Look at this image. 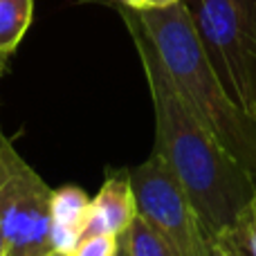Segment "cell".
Returning a JSON list of instances; mask_svg holds the SVG:
<instances>
[{
  "label": "cell",
  "mask_w": 256,
  "mask_h": 256,
  "mask_svg": "<svg viewBox=\"0 0 256 256\" xmlns=\"http://www.w3.org/2000/svg\"><path fill=\"white\" fill-rule=\"evenodd\" d=\"M137 50L155 115V148L186 191L209 234L227 232L250 198L256 194L254 178L207 130L182 102L158 54L135 22L124 18Z\"/></svg>",
  "instance_id": "6da1fadb"
},
{
  "label": "cell",
  "mask_w": 256,
  "mask_h": 256,
  "mask_svg": "<svg viewBox=\"0 0 256 256\" xmlns=\"http://www.w3.org/2000/svg\"><path fill=\"white\" fill-rule=\"evenodd\" d=\"M186 4L220 84L256 122V0H189Z\"/></svg>",
  "instance_id": "3957f363"
},
{
  "label": "cell",
  "mask_w": 256,
  "mask_h": 256,
  "mask_svg": "<svg viewBox=\"0 0 256 256\" xmlns=\"http://www.w3.org/2000/svg\"><path fill=\"white\" fill-rule=\"evenodd\" d=\"M173 2H178V0H148V7H168Z\"/></svg>",
  "instance_id": "5bb4252c"
},
{
  "label": "cell",
  "mask_w": 256,
  "mask_h": 256,
  "mask_svg": "<svg viewBox=\"0 0 256 256\" xmlns=\"http://www.w3.org/2000/svg\"><path fill=\"white\" fill-rule=\"evenodd\" d=\"M137 202V216L162 236L178 256H204L207 234L186 191L162 158L148 160L128 171Z\"/></svg>",
  "instance_id": "5b68a950"
},
{
  "label": "cell",
  "mask_w": 256,
  "mask_h": 256,
  "mask_svg": "<svg viewBox=\"0 0 256 256\" xmlns=\"http://www.w3.org/2000/svg\"><path fill=\"white\" fill-rule=\"evenodd\" d=\"M52 186L30 166L0 128V236L2 256H50Z\"/></svg>",
  "instance_id": "277c9868"
},
{
  "label": "cell",
  "mask_w": 256,
  "mask_h": 256,
  "mask_svg": "<svg viewBox=\"0 0 256 256\" xmlns=\"http://www.w3.org/2000/svg\"><path fill=\"white\" fill-rule=\"evenodd\" d=\"M90 198L81 186L66 184L52 189L50 216H52V245L56 252L72 254L86 234Z\"/></svg>",
  "instance_id": "52a82bcc"
},
{
  "label": "cell",
  "mask_w": 256,
  "mask_h": 256,
  "mask_svg": "<svg viewBox=\"0 0 256 256\" xmlns=\"http://www.w3.org/2000/svg\"><path fill=\"white\" fill-rule=\"evenodd\" d=\"M4 74H7V61H4V58H0V79H2Z\"/></svg>",
  "instance_id": "9a60e30c"
},
{
  "label": "cell",
  "mask_w": 256,
  "mask_h": 256,
  "mask_svg": "<svg viewBox=\"0 0 256 256\" xmlns=\"http://www.w3.org/2000/svg\"><path fill=\"white\" fill-rule=\"evenodd\" d=\"M117 256H128V252H126L124 245H120V252H117Z\"/></svg>",
  "instance_id": "2e32d148"
},
{
  "label": "cell",
  "mask_w": 256,
  "mask_h": 256,
  "mask_svg": "<svg viewBox=\"0 0 256 256\" xmlns=\"http://www.w3.org/2000/svg\"><path fill=\"white\" fill-rule=\"evenodd\" d=\"M34 18V0H0V58L7 61L25 38Z\"/></svg>",
  "instance_id": "ba28073f"
},
{
  "label": "cell",
  "mask_w": 256,
  "mask_h": 256,
  "mask_svg": "<svg viewBox=\"0 0 256 256\" xmlns=\"http://www.w3.org/2000/svg\"><path fill=\"white\" fill-rule=\"evenodd\" d=\"M120 14L144 34L189 110L256 182V122L240 110L220 84L186 0L168 7H120Z\"/></svg>",
  "instance_id": "7a4b0ae2"
},
{
  "label": "cell",
  "mask_w": 256,
  "mask_h": 256,
  "mask_svg": "<svg viewBox=\"0 0 256 256\" xmlns=\"http://www.w3.org/2000/svg\"><path fill=\"white\" fill-rule=\"evenodd\" d=\"M120 7H128V9H146L148 7V0H115Z\"/></svg>",
  "instance_id": "4fadbf2b"
},
{
  "label": "cell",
  "mask_w": 256,
  "mask_h": 256,
  "mask_svg": "<svg viewBox=\"0 0 256 256\" xmlns=\"http://www.w3.org/2000/svg\"><path fill=\"white\" fill-rule=\"evenodd\" d=\"M204 256H240V254L234 248V243L227 238L225 232H218V234H207V252H204Z\"/></svg>",
  "instance_id": "7c38bea8"
},
{
  "label": "cell",
  "mask_w": 256,
  "mask_h": 256,
  "mask_svg": "<svg viewBox=\"0 0 256 256\" xmlns=\"http://www.w3.org/2000/svg\"><path fill=\"white\" fill-rule=\"evenodd\" d=\"M225 234L240 256H256V194L250 198V202Z\"/></svg>",
  "instance_id": "30bf717a"
},
{
  "label": "cell",
  "mask_w": 256,
  "mask_h": 256,
  "mask_svg": "<svg viewBox=\"0 0 256 256\" xmlns=\"http://www.w3.org/2000/svg\"><path fill=\"white\" fill-rule=\"evenodd\" d=\"M135 218L137 202L128 171L108 173L97 196L90 200L86 234H110L122 238Z\"/></svg>",
  "instance_id": "8992f818"
},
{
  "label": "cell",
  "mask_w": 256,
  "mask_h": 256,
  "mask_svg": "<svg viewBox=\"0 0 256 256\" xmlns=\"http://www.w3.org/2000/svg\"><path fill=\"white\" fill-rule=\"evenodd\" d=\"M0 256H2V236H0Z\"/></svg>",
  "instance_id": "e0dca14e"
},
{
  "label": "cell",
  "mask_w": 256,
  "mask_h": 256,
  "mask_svg": "<svg viewBox=\"0 0 256 256\" xmlns=\"http://www.w3.org/2000/svg\"><path fill=\"white\" fill-rule=\"evenodd\" d=\"M122 238L110 234H84L72 256H117Z\"/></svg>",
  "instance_id": "8fae6325"
},
{
  "label": "cell",
  "mask_w": 256,
  "mask_h": 256,
  "mask_svg": "<svg viewBox=\"0 0 256 256\" xmlns=\"http://www.w3.org/2000/svg\"><path fill=\"white\" fill-rule=\"evenodd\" d=\"M122 245L126 248L128 256H178L173 248L158 236L140 216L132 220L130 230L122 236Z\"/></svg>",
  "instance_id": "9c48e42d"
}]
</instances>
